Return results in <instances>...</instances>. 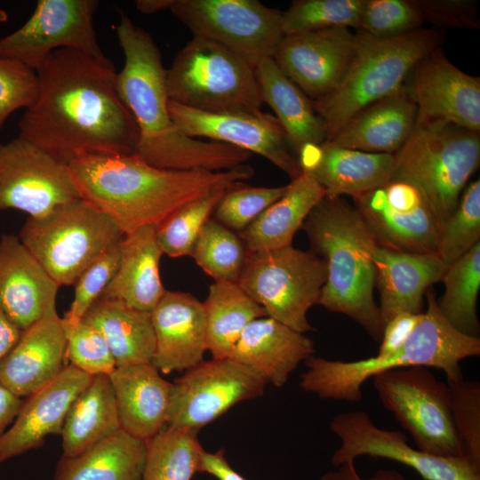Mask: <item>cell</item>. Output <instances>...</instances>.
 Instances as JSON below:
<instances>
[{
    "label": "cell",
    "mask_w": 480,
    "mask_h": 480,
    "mask_svg": "<svg viewBox=\"0 0 480 480\" xmlns=\"http://www.w3.org/2000/svg\"><path fill=\"white\" fill-rule=\"evenodd\" d=\"M36 72L37 96L19 122V137L68 165L87 155L135 152L137 125L111 60L60 49Z\"/></svg>",
    "instance_id": "6da1fadb"
},
{
    "label": "cell",
    "mask_w": 480,
    "mask_h": 480,
    "mask_svg": "<svg viewBox=\"0 0 480 480\" xmlns=\"http://www.w3.org/2000/svg\"><path fill=\"white\" fill-rule=\"evenodd\" d=\"M68 169L80 197L108 216L124 236L156 226L187 203L254 175L245 164L220 172L160 169L136 153L87 155Z\"/></svg>",
    "instance_id": "7a4b0ae2"
},
{
    "label": "cell",
    "mask_w": 480,
    "mask_h": 480,
    "mask_svg": "<svg viewBox=\"0 0 480 480\" xmlns=\"http://www.w3.org/2000/svg\"><path fill=\"white\" fill-rule=\"evenodd\" d=\"M116 32L124 57L116 85L137 125L134 153L154 167L172 171H227L251 158L237 147L181 132L170 116L166 69L152 36L125 14Z\"/></svg>",
    "instance_id": "3957f363"
},
{
    "label": "cell",
    "mask_w": 480,
    "mask_h": 480,
    "mask_svg": "<svg viewBox=\"0 0 480 480\" xmlns=\"http://www.w3.org/2000/svg\"><path fill=\"white\" fill-rule=\"evenodd\" d=\"M301 228L311 251L326 264L319 304L348 316L380 342L383 325L373 297V254L378 244L357 210L342 196H325Z\"/></svg>",
    "instance_id": "277c9868"
},
{
    "label": "cell",
    "mask_w": 480,
    "mask_h": 480,
    "mask_svg": "<svg viewBox=\"0 0 480 480\" xmlns=\"http://www.w3.org/2000/svg\"><path fill=\"white\" fill-rule=\"evenodd\" d=\"M421 322L396 351L356 361L312 356L305 361L300 388L325 400L359 402L362 387L375 375L392 369L426 366L443 370L450 379L462 373L460 362L480 355V339L456 330L441 314L432 287L427 292Z\"/></svg>",
    "instance_id": "5b68a950"
},
{
    "label": "cell",
    "mask_w": 480,
    "mask_h": 480,
    "mask_svg": "<svg viewBox=\"0 0 480 480\" xmlns=\"http://www.w3.org/2000/svg\"><path fill=\"white\" fill-rule=\"evenodd\" d=\"M356 52L339 86L313 101L326 130V141L356 113L401 89L417 63L437 48L441 36L419 28L405 35L381 38L356 33Z\"/></svg>",
    "instance_id": "8992f818"
},
{
    "label": "cell",
    "mask_w": 480,
    "mask_h": 480,
    "mask_svg": "<svg viewBox=\"0 0 480 480\" xmlns=\"http://www.w3.org/2000/svg\"><path fill=\"white\" fill-rule=\"evenodd\" d=\"M394 155L391 180L408 182L421 193L442 231L479 166V132L443 121L416 123Z\"/></svg>",
    "instance_id": "52a82bcc"
},
{
    "label": "cell",
    "mask_w": 480,
    "mask_h": 480,
    "mask_svg": "<svg viewBox=\"0 0 480 480\" xmlns=\"http://www.w3.org/2000/svg\"><path fill=\"white\" fill-rule=\"evenodd\" d=\"M169 100L210 113L261 112L255 73L225 46L193 36L166 69Z\"/></svg>",
    "instance_id": "ba28073f"
},
{
    "label": "cell",
    "mask_w": 480,
    "mask_h": 480,
    "mask_svg": "<svg viewBox=\"0 0 480 480\" xmlns=\"http://www.w3.org/2000/svg\"><path fill=\"white\" fill-rule=\"evenodd\" d=\"M124 235L105 213L84 200L69 201L41 218H29L19 238L60 285L80 275Z\"/></svg>",
    "instance_id": "9c48e42d"
},
{
    "label": "cell",
    "mask_w": 480,
    "mask_h": 480,
    "mask_svg": "<svg viewBox=\"0 0 480 480\" xmlns=\"http://www.w3.org/2000/svg\"><path fill=\"white\" fill-rule=\"evenodd\" d=\"M326 277L323 258L289 245L247 252L236 283L268 317L305 333L314 330L307 315L319 304Z\"/></svg>",
    "instance_id": "30bf717a"
},
{
    "label": "cell",
    "mask_w": 480,
    "mask_h": 480,
    "mask_svg": "<svg viewBox=\"0 0 480 480\" xmlns=\"http://www.w3.org/2000/svg\"><path fill=\"white\" fill-rule=\"evenodd\" d=\"M373 387L382 405L412 436L418 449L438 457H462L448 386L438 380L429 367L380 372L373 377Z\"/></svg>",
    "instance_id": "8fae6325"
},
{
    "label": "cell",
    "mask_w": 480,
    "mask_h": 480,
    "mask_svg": "<svg viewBox=\"0 0 480 480\" xmlns=\"http://www.w3.org/2000/svg\"><path fill=\"white\" fill-rule=\"evenodd\" d=\"M170 10L193 36L225 46L254 69L284 37L282 12L257 0H175Z\"/></svg>",
    "instance_id": "7c38bea8"
},
{
    "label": "cell",
    "mask_w": 480,
    "mask_h": 480,
    "mask_svg": "<svg viewBox=\"0 0 480 480\" xmlns=\"http://www.w3.org/2000/svg\"><path fill=\"white\" fill-rule=\"evenodd\" d=\"M267 384L229 357L203 361L172 382L166 427L199 431L237 403L262 396Z\"/></svg>",
    "instance_id": "4fadbf2b"
},
{
    "label": "cell",
    "mask_w": 480,
    "mask_h": 480,
    "mask_svg": "<svg viewBox=\"0 0 480 480\" xmlns=\"http://www.w3.org/2000/svg\"><path fill=\"white\" fill-rule=\"evenodd\" d=\"M99 1L39 0L28 20L0 37V57L36 71L55 51L72 49L101 57L93 27Z\"/></svg>",
    "instance_id": "5bb4252c"
},
{
    "label": "cell",
    "mask_w": 480,
    "mask_h": 480,
    "mask_svg": "<svg viewBox=\"0 0 480 480\" xmlns=\"http://www.w3.org/2000/svg\"><path fill=\"white\" fill-rule=\"evenodd\" d=\"M330 428L340 441L331 460L336 467L371 456L406 465L425 480H480V468L467 459L438 457L412 447L403 432L379 428L364 411L338 413Z\"/></svg>",
    "instance_id": "9a60e30c"
},
{
    "label": "cell",
    "mask_w": 480,
    "mask_h": 480,
    "mask_svg": "<svg viewBox=\"0 0 480 480\" xmlns=\"http://www.w3.org/2000/svg\"><path fill=\"white\" fill-rule=\"evenodd\" d=\"M76 198L68 164L19 136L0 143V211L36 219Z\"/></svg>",
    "instance_id": "2e32d148"
},
{
    "label": "cell",
    "mask_w": 480,
    "mask_h": 480,
    "mask_svg": "<svg viewBox=\"0 0 480 480\" xmlns=\"http://www.w3.org/2000/svg\"><path fill=\"white\" fill-rule=\"evenodd\" d=\"M353 202L378 246L409 253L436 252L439 224L421 193L412 184L390 180L353 197Z\"/></svg>",
    "instance_id": "e0dca14e"
},
{
    "label": "cell",
    "mask_w": 480,
    "mask_h": 480,
    "mask_svg": "<svg viewBox=\"0 0 480 480\" xmlns=\"http://www.w3.org/2000/svg\"><path fill=\"white\" fill-rule=\"evenodd\" d=\"M169 113L177 128L188 136L207 138L262 156L291 180L302 173L283 126L269 113H210L171 100Z\"/></svg>",
    "instance_id": "ac0fdd59"
},
{
    "label": "cell",
    "mask_w": 480,
    "mask_h": 480,
    "mask_svg": "<svg viewBox=\"0 0 480 480\" xmlns=\"http://www.w3.org/2000/svg\"><path fill=\"white\" fill-rule=\"evenodd\" d=\"M356 33L333 28L284 36L272 59L312 101L333 92L356 52Z\"/></svg>",
    "instance_id": "d6986e66"
},
{
    "label": "cell",
    "mask_w": 480,
    "mask_h": 480,
    "mask_svg": "<svg viewBox=\"0 0 480 480\" xmlns=\"http://www.w3.org/2000/svg\"><path fill=\"white\" fill-rule=\"evenodd\" d=\"M408 85L416 123L443 121L480 132V79L455 67L436 49L413 68Z\"/></svg>",
    "instance_id": "ffe728a7"
},
{
    "label": "cell",
    "mask_w": 480,
    "mask_h": 480,
    "mask_svg": "<svg viewBox=\"0 0 480 480\" xmlns=\"http://www.w3.org/2000/svg\"><path fill=\"white\" fill-rule=\"evenodd\" d=\"M93 376L68 364L50 383L26 397L16 419L0 437V464L39 448L60 435L68 411Z\"/></svg>",
    "instance_id": "44dd1931"
},
{
    "label": "cell",
    "mask_w": 480,
    "mask_h": 480,
    "mask_svg": "<svg viewBox=\"0 0 480 480\" xmlns=\"http://www.w3.org/2000/svg\"><path fill=\"white\" fill-rule=\"evenodd\" d=\"M66 348L67 332L54 305L0 361V382L21 398L29 396L64 369Z\"/></svg>",
    "instance_id": "7402d4cb"
},
{
    "label": "cell",
    "mask_w": 480,
    "mask_h": 480,
    "mask_svg": "<svg viewBox=\"0 0 480 480\" xmlns=\"http://www.w3.org/2000/svg\"><path fill=\"white\" fill-rule=\"evenodd\" d=\"M151 318L156 336L151 364L160 372H185L204 361L205 314L203 302L193 294L166 290Z\"/></svg>",
    "instance_id": "603a6c76"
},
{
    "label": "cell",
    "mask_w": 480,
    "mask_h": 480,
    "mask_svg": "<svg viewBox=\"0 0 480 480\" xmlns=\"http://www.w3.org/2000/svg\"><path fill=\"white\" fill-rule=\"evenodd\" d=\"M60 287L18 236H1L0 311L15 326L23 332L42 318Z\"/></svg>",
    "instance_id": "cb8c5ba5"
},
{
    "label": "cell",
    "mask_w": 480,
    "mask_h": 480,
    "mask_svg": "<svg viewBox=\"0 0 480 480\" xmlns=\"http://www.w3.org/2000/svg\"><path fill=\"white\" fill-rule=\"evenodd\" d=\"M302 172L311 175L326 196L352 198L391 180L394 154L370 153L339 147L328 141L303 148L297 156Z\"/></svg>",
    "instance_id": "d4e9b609"
},
{
    "label": "cell",
    "mask_w": 480,
    "mask_h": 480,
    "mask_svg": "<svg viewBox=\"0 0 480 480\" xmlns=\"http://www.w3.org/2000/svg\"><path fill=\"white\" fill-rule=\"evenodd\" d=\"M373 263L383 328L400 313H423L427 290L441 281L448 267L437 252L409 253L380 246L374 252Z\"/></svg>",
    "instance_id": "484cf974"
},
{
    "label": "cell",
    "mask_w": 480,
    "mask_h": 480,
    "mask_svg": "<svg viewBox=\"0 0 480 480\" xmlns=\"http://www.w3.org/2000/svg\"><path fill=\"white\" fill-rule=\"evenodd\" d=\"M314 354L315 344L309 337L265 316L247 324L229 358L260 372L268 384L280 388L299 364Z\"/></svg>",
    "instance_id": "4316f807"
},
{
    "label": "cell",
    "mask_w": 480,
    "mask_h": 480,
    "mask_svg": "<svg viewBox=\"0 0 480 480\" xmlns=\"http://www.w3.org/2000/svg\"><path fill=\"white\" fill-rule=\"evenodd\" d=\"M108 376L122 430L148 441L166 426L172 383L155 366L116 367Z\"/></svg>",
    "instance_id": "83f0119b"
},
{
    "label": "cell",
    "mask_w": 480,
    "mask_h": 480,
    "mask_svg": "<svg viewBox=\"0 0 480 480\" xmlns=\"http://www.w3.org/2000/svg\"><path fill=\"white\" fill-rule=\"evenodd\" d=\"M417 106L408 85L365 107L328 142L370 153L395 154L414 130Z\"/></svg>",
    "instance_id": "f1b7e54d"
},
{
    "label": "cell",
    "mask_w": 480,
    "mask_h": 480,
    "mask_svg": "<svg viewBox=\"0 0 480 480\" xmlns=\"http://www.w3.org/2000/svg\"><path fill=\"white\" fill-rule=\"evenodd\" d=\"M156 227L144 226L123 237L119 266L100 298L153 311L166 292L159 274L163 252L156 242Z\"/></svg>",
    "instance_id": "f546056e"
},
{
    "label": "cell",
    "mask_w": 480,
    "mask_h": 480,
    "mask_svg": "<svg viewBox=\"0 0 480 480\" xmlns=\"http://www.w3.org/2000/svg\"><path fill=\"white\" fill-rule=\"evenodd\" d=\"M325 196L323 187L308 173L287 185L284 194L263 211L241 237L247 252L275 250L292 245L314 207Z\"/></svg>",
    "instance_id": "4dcf8cb0"
},
{
    "label": "cell",
    "mask_w": 480,
    "mask_h": 480,
    "mask_svg": "<svg viewBox=\"0 0 480 480\" xmlns=\"http://www.w3.org/2000/svg\"><path fill=\"white\" fill-rule=\"evenodd\" d=\"M263 103L276 113L295 156L305 148L326 141V130L313 101L276 66L272 57L255 69Z\"/></svg>",
    "instance_id": "1f68e13d"
},
{
    "label": "cell",
    "mask_w": 480,
    "mask_h": 480,
    "mask_svg": "<svg viewBox=\"0 0 480 480\" xmlns=\"http://www.w3.org/2000/svg\"><path fill=\"white\" fill-rule=\"evenodd\" d=\"M83 320L103 335L116 367L151 364L156 350L151 313L100 298Z\"/></svg>",
    "instance_id": "d6a6232c"
},
{
    "label": "cell",
    "mask_w": 480,
    "mask_h": 480,
    "mask_svg": "<svg viewBox=\"0 0 480 480\" xmlns=\"http://www.w3.org/2000/svg\"><path fill=\"white\" fill-rule=\"evenodd\" d=\"M120 429L109 376H93L68 411L60 434L63 457H76Z\"/></svg>",
    "instance_id": "836d02e7"
},
{
    "label": "cell",
    "mask_w": 480,
    "mask_h": 480,
    "mask_svg": "<svg viewBox=\"0 0 480 480\" xmlns=\"http://www.w3.org/2000/svg\"><path fill=\"white\" fill-rule=\"evenodd\" d=\"M147 441L120 429L86 452L58 463L53 480H141Z\"/></svg>",
    "instance_id": "e575fe53"
},
{
    "label": "cell",
    "mask_w": 480,
    "mask_h": 480,
    "mask_svg": "<svg viewBox=\"0 0 480 480\" xmlns=\"http://www.w3.org/2000/svg\"><path fill=\"white\" fill-rule=\"evenodd\" d=\"M203 306L207 350L216 359L229 357L247 324L267 316L261 306L235 282H214Z\"/></svg>",
    "instance_id": "d590c367"
},
{
    "label": "cell",
    "mask_w": 480,
    "mask_h": 480,
    "mask_svg": "<svg viewBox=\"0 0 480 480\" xmlns=\"http://www.w3.org/2000/svg\"><path fill=\"white\" fill-rule=\"evenodd\" d=\"M441 281L444 292L436 299L441 314L460 332L479 337L480 243L448 265Z\"/></svg>",
    "instance_id": "8d00e7d4"
},
{
    "label": "cell",
    "mask_w": 480,
    "mask_h": 480,
    "mask_svg": "<svg viewBox=\"0 0 480 480\" xmlns=\"http://www.w3.org/2000/svg\"><path fill=\"white\" fill-rule=\"evenodd\" d=\"M198 430L166 427L147 441L141 480H191L204 451Z\"/></svg>",
    "instance_id": "74e56055"
},
{
    "label": "cell",
    "mask_w": 480,
    "mask_h": 480,
    "mask_svg": "<svg viewBox=\"0 0 480 480\" xmlns=\"http://www.w3.org/2000/svg\"><path fill=\"white\" fill-rule=\"evenodd\" d=\"M247 252L238 236L215 220H209L196 240L191 256L217 281L236 283Z\"/></svg>",
    "instance_id": "f35d334b"
},
{
    "label": "cell",
    "mask_w": 480,
    "mask_h": 480,
    "mask_svg": "<svg viewBox=\"0 0 480 480\" xmlns=\"http://www.w3.org/2000/svg\"><path fill=\"white\" fill-rule=\"evenodd\" d=\"M227 190L188 202L156 225V238L163 254L172 258L191 255L199 232Z\"/></svg>",
    "instance_id": "ab89813d"
},
{
    "label": "cell",
    "mask_w": 480,
    "mask_h": 480,
    "mask_svg": "<svg viewBox=\"0 0 480 480\" xmlns=\"http://www.w3.org/2000/svg\"><path fill=\"white\" fill-rule=\"evenodd\" d=\"M364 0H295L282 12L284 36L333 28H359Z\"/></svg>",
    "instance_id": "60d3db41"
},
{
    "label": "cell",
    "mask_w": 480,
    "mask_h": 480,
    "mask_svg": "<svg viewBox=\"0 0 480 480\" xmlns=\"http://www.w3.org/2000/svg\"><path fill=\"white\" fill-rule=\"evenodd\" d=\"M480 243V181L466 186L440 234L437 254L450 265Z\"/></svg>",
    "instance_id": "b9f144b4"
},
{
    "label": "cell",
    "mask_w": 480,
    "mask_h": 480,
    "mask_svg": "<svg viewBox=\"0 0 480 480\" xmlns=\"http://www.w3.org/2000/svg\"><path fill=\"white\" fill-rule=\"evenodd\" d=\"M450 407L462 457L480 468V383L463 374L446 379Z\"/></svg>",
    "instance_id": "7bdbcfd3"
},
{
    "label": "cell",
    "mask_w": 480,
    "mask_h": 480,
    "mask_svg": "<svg viewBox=\"0 0 480 480\" xmlns=\"http://www.w3.org/2000/svg\"><path fill=\"white\" fill-rule=\"evenodd\" d=\"M422 23L416 0H364L358 30L390 38L417 30Z\"/></svg>",
    "instance_id": "ee69618b"
},
{
    "label": "cell",
    "mask_w": 480,
    "mask_h": 480,
    "mask_svg": "<svg viewBox=\"0 0 480 480\" xmlns=\"http://www.w3.org/2000/svg\"><path fill=\"white\" fill-rule=\"evenodd\" d=\"M286 186L250 187L242 182L228 188L215 209L217 221L236 230L245 229L263 211L278 200Z\"/></svg>",
    "instance_id": "f6af8a7d"
},
{
    "label": "cell",
    "mask_w": 480,
    "mask_h": 480,
    "mask_svg": "<svg viewBox=\"0 0 480 480\" xmlns=\"http://www.w3.org/2000/svg\"><path fill=\"white\" fill-rule=\"evenodd\" d=\"M121 241L90 265L76 281L73 300L61 317L66 332L84 318L113 278L120 262Z\"/></svg>",
    "instance_id": "bcb514c9"
},
{
    "label": "cell",
    "mask_w": 480,
    "mask_h": 480,
    "mask_svg": "<svg viewBox=\"0 0 480 480\" xmlns=\"http://www.w3.org/2000/svg\"><path fill=\"white\" fill-rule=\"evenodd\" d=\"M66 361L81 372L109 375L116 368L112 352L103 335L83 319L67 332Z\"/></svg>",
    "instance_id": "7dc6e473"
},
{
    "label": "cell",
    "mask_w": 480,
    "mask_h": 480,
    "mask_svg": "<svg viewBox=\"0 0 480 480\" xmlns=\"http://www.w3.org/2000/svg\"><path fill=\"white\" fill-rule=\"evenodd\" d=\"M37 92L36 71L18 60L0 57V131L10 115L34 103Z\"/></svg>",
    "instance_id": "c3c4849f"
},
{
    "label": "cell",
    "mask_w": 480,
    "mask_h": 480,
    "mask_svg": "<svg viewBox=\"0 0 480 480\" xmlns=\"http://www.w3.org/2000/svg\"><path fill=\"white\" fill-rule=\"evenodd\" d=\"M423 22L444 28H480L477 3L472 0H416Z\"/></svg>",
    "instance_id": "681fc988"
},
{
    "label": "cell",
    "mask_w": 480,
    "mask_h": 480,
    "mask_svg": "<svg viewBox=\"0 0 480 480\" xmlns=\"http://www.w3.org/2000/svg\"><path fill=\"white\" fill-rule=\"evenodd\" d=\"M423 313L404 312L391 318L383 328L377 356H385L396 351L408 339L421 322Z\"/></svg>",
    "instance_id": "f907efd6"
},
{
    "label": "cell",
    "mask_w": 480,
    "mask_h": 480,
    "mask_svg": "<svg viewBox=\"0 0 480 480\" xmlns=\"http://www.w3.org/2000/svg\"><path fill=\"white\" fill-rule=\"evenodd\" d=\"M200 472L212 475L218 480H246L230 466L224 449L214 452L204 451L201 455Z\"/></svg>",
    "instance_id": "816d5d0a"
},
{
    "label": "cell",
    "mask_w": 480,
    "mask_h": 480,
    "mask_svg": "<svg viewBox=\"0 0 480 480\" xmlns=\"http://www.w3.org/2000/svg\"><path fill=\"white\" fill-rule=\"evenodd\" d=\"M338 467V469L324 474L320 480H406L404 475L396 469H380L369 478L364 479L359 476L355 461H348Z\"/></svg>",
    "instance_id": "f5cc1de1"
},
{
    "label": "cell",
    "mask_w": 480,
    "mask_h": 480,
    "mask_svg": "<svg viewBox=\"0 0 480 480\" xmlns=\"http://www.w3.org/2000/svg\"><path fill=\"white\" fill-rule=\"evenodd\" d=\"M24 399L0 382V437L11 427L20 412Z\"/></svg>",
    "instance_id": "db71d44e"
},
{
    "label": "cell",
    "mask_w": 480,
    "mask_h": 480,
    "mask_svg": "<svg viewBox=\"0 0 480 480\" xmlns=\"http://www.w3.org/2000/svg\"><path fill=\"white\" fill-rule=\"evenodd\" d=\"M22 331L0 311V361L18 342Z\"/></svg>",
    "instance_id": "11a10c76"
},
{
    "label": "cell",
    "mask_w": 480,
    "mask_h": 480,
    "mask_svg": "<svg viewBox=\"0 0 480 480\" xmlns=\"http://www.w3.org/2000/svg\"><path fill=\"white\" fill-rule=\"evenodd\" d=\"M175 0H137L134 2L138 12L144 14H152L171 9Z\"/></svg>",
    "instance_id": "9f6ffc18"
},
{
    "label": "cell",
    "mask_w": 480,
    "mask_h": 480,
    "mask_svg": "<svg viewBox=\"0 0 480 480\" xmlns=\"http://www.w3.org/2000/svg\"><path fill=\"white\" fill-rule=\"evenodd\" d=\"M8 14L4 10L0 9V23H4L8 20Z\"/></svg>",
    "instance_id": "6f0895ef"
}]
</instances>
